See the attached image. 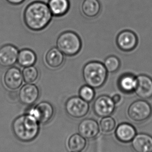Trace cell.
Wrapping results in <instances>:
<instances>
[{
	"label": "cell",
	"instance_id": "obj_1",
	"mask_svg": "<svg viewBox=\"0 0 152 152\" xmlns=\"http://www.w3.org/2000/svg\"><path fill=\"white\" fill-rule=\"evenodd\" d=\"M53 15L48 5L41 1H35L28 5L23 13L26 26L32 31L44 29L51 22Z\"/></svg>",
	"mask_w": 152,
	"mask_h": 152
},
{
	"label": "cell",
	"instance_id": "obj_2",
	"mask_svg": "<svg viewBox=\"0 0 152 152\" xmlns=\"http://www.w3.org/2000/svg\"><path fill=\"white\" fill-rule=\"evenodd\" d=\"M39 124L34 117L27 113L16 118L12 128L17 139L23 142H29L35 139L39 134Z\"/></svg>",
	"mask_w": 152,
	"mask_h": 152
},
{
	"label": "cell",
	"instance_id": "obj_3",
	"mask_svg": "<svg viewBox=\"0 0 152 152\" xmlns=\"http://www.w3.org/2000/svg\"><path fill=\"white\" fill-rule=\"evenodd\" d=\"M107 72L103 64L99 61H91L83 67V78L87 85L94 89H98L105 83Z\"/></svg>",
	"mask_w": 152,
	"mask_h": 152
},
{
	"label": "cell",
	"instance_id": "obj_4",
	"mask_svg": "<svg viewBox=\"0 0 152 152\" xmlns=\"http://www.w3.org/2000/svg\"><path fill=\"white\" fill-rule=\"evenodd\" d=\"M57 48L67 56H74L79 52L81 48V41L77 34L72 31L64 32L58 37Z\"/></svg>",
	"mask_w": 152,
	"mask_h": 152
},
{
	"label": "cell",
	"instance_id": "obj_5",
	"mask_svg": "<svg viewBox=\"0 0 152 152\" xmlns=\"http://www.w3.org/2000/svg\"><path fill=\"white\" fill-rule=\"evenodd\" d=\"M127 115L129 119L134 123H144L152 116V106L145 99L137 100L129 106Z\"/></svg>",
	"mask_w": 152,
	"mask_h": 152
},
{
	"label": "cell",
	"instance_id": "obj_6",
	"mask_svg": "<svg viewBox=\"0 0 152 152\" xmlns=\"http://www.w3.org/2000/svg\"><path fill=\"white\" fill-rule=\"evenodd\" d=\"M65 110L68 116L76 119L82 118L88 114L90 106L80 96L70 97L65 104Z\"/></svg>",
	"mask_w": 152,
	"mask_h": 152
},
{
	"label": "cell",
	"instance_id": "obj_7",
	"mask_svg": "<svg viewBox=\"0 0 152 152\" xmlns=\"http://www.w3.org/2000/svg\"><path fill=\"white\" fill-rule=\"evenodd\" d=\"M27 113L34 117L40 124H45L53 118L54 108L48 102H42L29 110Z\"/></svg>",
	"mask_w": 152,
	"mask_h": 152
},
{
	"label": "cell",
	"instance_id": "obj_8",
	"mask_svg": "<svg viewBox=\"0 0 152 152\" xmlns=\"http://www.w3.org/2000/svg\"><path fill=\"white\" fill-rule=\"evenodd\" d=\"M115 106L112 97L107 95H101L94 101L93 105V112L97 116L101 118L110 116L114 113Z\"/></svg>",
	"mask_w": 152,
	"mask_h": 152
},
{
	"label": "cell",
	"instance_id": "obj_9",
	"mask_svg": "<svg viewBox=\"0 0 152 152\" xmlns=\"http://www.w3.org/2000/svg\"><path fill=\"white\" fill-rule=\"evenodd\" d=\"M40 91L38 87L33 83L23 85L19 90L18 94L19 101L23 105L30 106L38 100Z\"/></svg>",
	"mask_w": 152,
	"mask_h": 152
},
{
	"label": "cell",
	"instance_id": "obj_10",
	"mask_svg": "<svg viewBox=\"0 0 152 152\" xmlns=\"http://www.w3.org/2000/svg\"><path fill=\"white\" fill-rule=\"evenodd\" d=\"M136 95L142 99L152 97V79L145 75L137 77V85L134 90Z\"/></svg>",
	"mask_w": 152,
	"mask_h": 152
},
{
	"label": "cell",
	"instance_id": "obj_11",
	"mask_svg": "<svg viewBox=\"0 0 152 152\" xmlns=\"http://www.w3.org/2000/svg\"><path fill=\"white\" fill-rule=\"evenodd\" d=\"M19 51L12 45H5L0 48V65L4 67L13 66L17 61Z\"/></svg>",
	"mask_w": 152,
	"mask_h": 152
},
{
	"label": "cell",
	"instance_id": "obj_12",
	"mask_svg": "<svg viewBox=\"0 0 152 152\" xmlns=\"http://www.w3.org/2000/svg\"><path fill=\"white\" fill-rule=\"evenodd\" d=\"M116 42L119 49L128 52L135 49L137 45L138 39L135 33L130 30H125L118 34Z\"/></svg>",
	"mask_w": 152,
	"mask_h": 152
},
{
	"label": "cell",
	"instance_id": "obj_13",
	"mask_svg": "<svg viewBox=\"0 0 152 152\" xmlns=\"http://www.w3.org/2000/svg\"><path fill=\"white\" fill-rule=\"evenodd\" d=\"M79 133L86 139H93L99 132V126L96 121L91 118L83 119L78 127Z\"/></svg>",
	"mask_w": 152,
	"mask_h": 152
},
{
	"label": "cell",
	"instance_id": "obj_14",
	"mask_svg": "<svg viewBox=\"0 0 152 152\" xmlns=\"http://www.w3.org/2000/svg\"><path fill=\"white\" fill-rule=\"evenodd\" d=\"M22 72L18 68L11 67L7 70L4 76V83L6 87L13 90L19 89L23 83Z\"/></svg>",
	"mask_w": 152,
	"mask_h": 152
},
{
	"label": "cell",
	"instance_id": "obj_15",
	"mask_svg": "<svg viewBox=\"0 0 152 152\" xmlns=\"http://www.w3.org/2000/svg\"><path fill=\"white\" fill-rule=\"evenodd\" d=\"M131 145L134 152H152V137L147 133L137 134Z\"/></svg>",
	"mask_w": 152,
	"mask_h": 152
},
{
	"label": "cell",
	"instance_id": "obj_16",
	"mask_svg": "<svg viewBox=\"0 0 152 152\" xmlns=\"http://www.w3.org/2000/svg\"><path fill=\"white\" fill-rule=\"evenodd\" d=\"M136 134L137 131L135 128L129 123L121 124L117 126L115 131L117 139L124 143L132 141Z\"/></svg>",
	"mask_w": 152,
	"mask_h": 152
},
{
	"label": "cell",
	"instance_id": "obj_17",
	"mask_svg": "<svg viewBox=\"0 0 152 152\" xmlns=\"http://www.w3.org/2000/svg\"><path fill=\"white\" fill-rule=\"evenodd\" d=\"M45 59L49 67L52 68H57L63 63L64 54L57 48H53L47 52Z\"/></svg>",
	"mask_w": 152,
	"mask_h": 152
},
{
	"label": "cell",
	"instance_id": "obj_18",
	"mask_svg": "<svg viewBox=\"0 0 152 152\" xmlns=\"http://www.w3.org/2000/svg\"><path fill=\"white\" fill-rule=\"evenodd\" d=\"M48 5L53 16L57 17L66 14L70 7L69 0H49Z\"/></svg>",
	"mask_w": 152,
	"mask_h": 152
},
{
	"label": "cell",
	"instance_id": "obj_19",
	"mask_svg": "<svg viewBox=\"0 0 152 152\" xmlns=\"http://www.w3.org/2000/svg\"><path fill=\"white\" fill-rule=\"evenodd\" d=\"M83 13L89 18H94L99 14L101 4L99 0H84L81 7Z\"/></svg>",
	"mask_w": 152,
	"mask_h": 152
},
{
	"label": "cell",
	"instance_id": "obj_20",
	"mask_svg": "<svg viewBox=\"0 0 152 152\" xmlns=\"http://www.w3.org/2000/svg\"><path fill=\"white\" fill-rule=\"evenodd\" d=\"M37 61V56L34 51L28 49H24L19 51L17 62L19 65L27 67L34 66Z\"/></svg>",
	"mask_w": 152,
	"mask_h": 152
},
{
	"label": "cell",
	"instance_id": "obj_21",
	"mask_svg": "<svg viewBox=\"0 0 152 152\" xmlns=\"http://www.w3.org/2000/svg\"><path fill=\"white\" fill-rule=\"evenodd\" d=\"M86 139L79 133H75L70 137L67 142L68 148L72 152H81L87 146Z\"/></svg>",
	"mask_w": 152,
	"mask_h": 152
},
{
	"label": "cell",
	"instance_id": "obj_22",
	"mask_svg": "<svg viewBox=\"0 0 152 152\" xmlns=\"http://www.w3.org/2000/svg\"><path fill=\"white\" fill-rule=\"evenodd\" d=\"M137 85V77L131 74H125L118 81V86L121 91L126 93L134 92Z\"/></svg>",
	"mask_w": 152,
	"mask_h": 152
},
{
	"label": "cell",
	"instance_id": "obj_23",
	"mask_svg": "<svg viewBox=\"0 0 152 152\" xmlns=\"http://www.w3.org/2000/svg\"><path fill=\"white\" fill-rule=\"evenodd\" d=\"M23 81L27 83H33L36 82L39 77L37 68L34 66L25 67L22 72Z\"/></svg>",
	"mask_w": 152,
	"mask_h": 152
},
{
	"label": "cell",
	"instance_id": "obj_24",
	"mask_svg": "<svg viewBox=\"0 0 152 152\" xmlns=\"http://www.w3.org/2000/svg\"><path fill=\"white\" fill-rule=\"evenodd\" d=\"M116 126V121L110 116L102 118L99 122V129L103 133L105 134L112 132L115 129Z\"/></svg>",
	"mask_w": 152,
	"mask_h": 152
},
{
	"label": "cell",
	"instance_id": "obj_25",
	"mask_svg": "<svg viewBox=\"0 0 152 152\" xmlns=\"http://www.w3.org/2000/svg\"><path fill=\"white\" fill-rule=\"evenodd\" d=\"M103 64L107 72L112 73L118 70L121 66V62L116 56H110L106 58Z\"/></svg>",
	"mask_w": 152,
	"mask_h": 152
},
{
	"label": "cell",
	"instance_id": "obj_26",
	"mask_svg": "<svg viewBox=\"0 0 152 152\" xmlns=\"http://www.w3.org/2000/svg\"><path fill=\"white\" fill-rule=\"evenodd\" d=\"M79 96L87 102H91L95 97L94 89L88 85H85L81 88L79 92Z\"/></svg>",
	"mask_w": 152,
	"mask_h": 152
},
{
	"label": "cell",
	"instance_id": "obj_27",
	"mask_svg": "<svg viewBox=\"0 0 152 152\" xmlns=\"http://www.w3.org/2000/svg\"><path fill=\"white\" fill-rule=\"evenodd\" d=\"M112 99L115 104L117 105L120 103L121 101V96L119 94H115L112 96Z\"/></svg>",
	"mask_w": 152,
	"mask_h": 152
},
{
	"label": "cell",
	"instance_id": "obj_28",
	"mask_svg": "<svg viewBox=\"0 0 152 152\" xmlns=\"http://www.w3.org/2000/svg\"><path fill=\"white\" fill-rule=\"evenodd\" d=\"M7 2L12 5H17L21 4L25 1V0H6Z\"/></svg>",
	"mask_w": 152,
	"mask_h": 152
},
{
	"label": "cell",
	"instance_id": "obj_29",
	"mask_svg": "<svg viewBox=\"0 0 152 152\" xmlns=\"http://www.w3.org/2000/svg\"></svg>",
	"mask_w": 152,
	"mask_h": 152
}]
</instances>
